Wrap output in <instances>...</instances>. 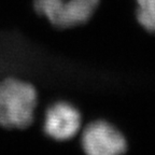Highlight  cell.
<instances>
[{"label":"cell","mask_w":155,"mask_h":155,"mask_svg":"<svg viewBox=\"0 0 155 155\" xmlns=\"http://www.w3.org/2000/svg\"><path fill=\"white\" fill-rule=\"evenodd\" d=\"M38 101L31 84L17 79L0 82V126L8 129H24L31 125Z\"/></svg>","instance_id":"1"},{"label":"cell","mask_w":155,"mask_h":155,"mask_svg":"<svg viewBox=\"0 0 155 155\" xmlns=\"http://www.w3.org/2000/svg\"><path fill=\"white\" fill-rule=\"evenodd\" d=\"M82 117L79 110L68 102H56L45 113L44 131L57 141L70 140L79 133Z\"/></svg>","instance_id":"4"},{"label":"cell","mask_w":155,"mask_h":155,"mask_svg":"<svg viewBox=\"0 0 155 155\" xmlns=\"http://www.w3.org/2000/svg\"><path fill=\"white\" fill-rule=\"evenodd\" d=\"M81 144L90 155H115L127 150V142L122 133L106 121H95L83 130Z\"/></svg>","instance_id":"3"},{"label":"cell","mask_w":155,"mask_h":155,"mask_svg":"<svg viewBox=\"0 0 155 155\" xmlns=\"http://www.w3.org/2000/svg\"><path fill=\"white\" fill-rule=\"evenodd\" d=\"M137 19L150 34L155 35V0H136Z\"/></svg>","instance_id":"5"},{"label":"cell","mask_w":155,"mask_h":155,"mask_svg":"<svg viewBox=\"0 0 155 155\" xmlns=\"http://www.w3.org/2000/svg\"><path fill=\"white\" fill-rule=\"evenodd\" d=\"M99 3L100 0H34L37 13L59 29L73 28L87 23Z\"/></svg>","instance_id":"2"}]
</instances>
